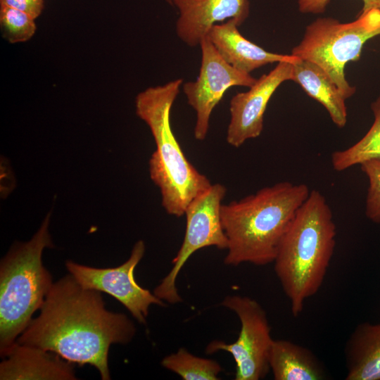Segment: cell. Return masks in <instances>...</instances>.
I'll list each match as a JSON object with an SVG mask.
<instances>
[{
  "label": "cell",
  "instance_id": "1",
  "mask_svg": "<svg viewBox=\"0 0 380 380\" xmlns=\"http://www.w3.org/2000/svg\"><path fill=\"white\" fill-rule=\"evenodd\" d=\"M39 310L17 343L89 365L102 380L110 379V346L129 343L136 333L127 316L108 310L101 291L82 287L70 273L53 282Z\"/></svg>",
  "mask_w": 380,
  "mask_h": 380
},
{
  "label": "cell",
  "instance_id": "2",
  "mask_svg": "<svg viewBox=\"0 0 380 380\" xmlns=\"http://www.w3.org/2000/svg\"><path fill=\"white\" fill-rule=\"evenodd\" d=\"M310 192L304 184L281 182L222 204L221 220L227 239L224 263H272L284 234Z\"/></svg>",
  "mask_w": 380,
  "mask_h": 380
},
{
  "label": "cell",
  "instance_id": "3",
  "mask_svg": "<svg viewBox=\"0 0 380 380\" xmlns=\"http://www.w3.org/2000/svg\"><path fill=\"white\" fill-rule=\"evenodd\" d=\"M336 225L324 196L312 190L284 234L274 270L293 316L321 288L336 246Z\"/></svg>",
  "mask_w": 380,
  "mask_h": 380
},
{
  "label": "cell",
  "instance_id": "4",
  "mask_svg": "<svg viewBox=\"0 0 380 380\" xmlns=\"http://www.w3.org/2000/svg\"><path fill=\"white\" fill-rule=\"evenodd\" d=\"M182 79L151 87L135 99L136 113L148 126L156 149L149 160L151 180L159 188L162 205L169 215L181 217L189 203L210 186L185 156L170 125V111Z\"/></svg>",
  "mask_w": 380,
  "mask_h": 380
},
{
  "label": "cell",
  "instance_id": "5",
  "mask_svg": "<svg viewBox=\"0 0 380 380\" xmlns=\"http://www.w3.org/2000/svg\"><path fill=\"white\" fill-rule=\"evenodd\" d=\"M51 213L27 242H15L0 263V355L4 357L40 309L53 282L42 262L46 248H53Z\"/></svg>",
  "mask_w": 380,
  "mask_h": 380
},
{
  "label": "cell",
  "instance_id": "6",
  "mask_svg": "<svg viewBox=\"0 0 380 380\" xmlns=\"http://www.w3.org/2000/svg\"><path fill=\"white\" fill-rule=\"evenodd\" d=\"M380 35V9L360 14L352 22L341 23L333 18H318L308 25L292 55L322 68L346 99L355 93L345 77V66L360 59L363 45Z\"/></svg>",
  "mask_w": 380,
  "mask_h": 380
},
{
  "label": "cell",
  "instance_id": "7",
  "mask_svg": "<svg viewBox=\"0 0 380 380\" xmlns=\"http://www.w3.org/2000/svg\"><path fill=\"white\" fill-rule=\"evenodd\" d=\"M226 191L224 185L211 184L187 205L184 212L186 225L184 240L172 261V269L153 290V293L163 301L175 304L182 300L176 280L193 253L209 246L227 249V239L221 220L222 201Z\"/></svg>",
  "mask_w": 380,
  "mask_h": 380
},
{
  "label": "cell",
  "instance_id": "8",
  "mask_svg": "<svg viewBox=\"0 0 380 380\" xmlns=\"http://www.w3.org/2000/svg\"><path fill=\"white\" fill-rule=\"evenodd\" d=\"M221 305L234 312L241 322L236 341L227 343L213 341L205 348L207 354L228 352L236 363L235 380H260L265 377L269 354L274 339L267 314L255 299L238 295L226 296Z\"/></svg>",
  "mask_w": 380,
  "mask_h": 380
},
{
  "label": "cell",
  "instance_id": "9",
  "mask_svg": "<svg viewBox=\"0 0 380 380\" xmlns=\"http://www.w3.org/2000/svg\"><path fill=\"white\" fill-rule=\"evenodd\" d=\"M201 61L195 81L183 84L188 104L195 110L196 120L194 129L196 139L207 136L213 110L225 92L235 86L251 87L256 79L250 73L239 70L229 64L216 50L208 37L199 44Z\"/></svg>",
  "mask_w": 380,
  "mask_h": 380
},
{
  "label": "cell",
  "instance_id": "10",
  "mask_svg": "<svg viewBox=\"0 0 380 380\" xmlns=\"http://www.w3.org/2000/svg\"><path fill=\"white\" fill-rule=\"evenodd\" d=\"M145 250L144 242L142 240L137 241L128 260L116 267L96 268L72 260H67L65 267L82 287L112 296L138 322L145 324L151 305L165 306V301L141 287L135 280L134 270Z\"/></svg>",
  "mask_w": 380,
  "mask_h": 380
},
{
  "label": "cell",
  "instance_id": "11",
  "mask_svg": "<svg viewBox=\"0 0 380 380\" xmlns=\"http://www.w3.org/2000/svg\"><path fill=\"white\" fill-rule=\"evenodd\" d=\"M292 63H277L270 72L256 80L248 91L237 93L232 98L226 137L229 145L239 147L247 140L260 135L264 114L271 97L281 84L292 80Z\"/></svg>",
  "mask_w": 380,
  "mask_h": 380
},
{
  "label": "cell",
  "instance_id": "12",
  "mask_svg": "<svg viewBox=\"0 0 380 380\" xmlns=\"http://www.w3.org/2000/svg\"><path fill=\"white\" fill-rule=\"evenodd\" d=\"M179 17L177 37L186 45L200 44L217 23L234 19L240 26L248 17V0H172Z\"/></svg>",
  "mask_w": 380,
  "mask_h": 380
},
{
  "label": "cell",
  "instance_id": "13",
  "mask_svg": "<svg viewBox=\"0 0 380 380\" xmlns=\"http://www.w3.org/2000/svg\"><path fill=\"white\" fill-rule=\"evenodd\" d=\"M0 363L1 380H75L72 362L42 348L13 344Z\"/></svg>",
  "mask_w": 380,
  "mask_h": 380
},
{
  "label": "cell",
  "instance_id": "14",
  "mask_svg": "<svg viewBox=\"0 0 380 380\" xmlns=\"http://www.w3.org/2000/svg\"><path fill=\"white\" fill-rule=\"evenodd\" d=\"M234 19L215 25L208 37L220 55L236 69L251 73L269 63L289 62L295 64L301 59L292 54H279L266 51L245 38Z\"/></svg>",
  "mask_w": 380,
  "mask_h": 380
},
{
  "label": "cell",
  "instance_id": "15",
  "mask_svg": "<svg viewBox=\"0 0 380 380\" xmlns=\"http://www.w3.org/2000/svg\"><path fill=\"white\" fill-rule=\"evenodd\" d=\"M344 354L346 380H380V323L357 325L346 343Z\"/></svg>",
  "mask_w": 380,
  "mask_h": 380
},
{
  "label": "cell",
  "instance_id": "16",
  "mask_svg": "<svg viewBox=\"0 0 380 380\" xmlns=\"http://www.w3.org/2000/svg\"><path fill=\"white\" fill-rule=\"evenodd\" d=\"M269 367L275 380H322L327 372L308 348L288 340H274Z\"/></svg>",
  "mask_w": 380,
  "mask_h": 380
},
{
  "label": "cell",
  "instance_id": "17",
  "mask_svg": "<svg viewBox=\"0 0 380 380\" xmlns=\"http://www.w3.org/2000/svg\"><path fill=\"white\" fill-rule=\"evenodd\" d=\"M292 80L324 107L338 127L346 125V99L322 68L311 61L301 59L293 64Z\"/></svg>",
  "mask_w": 380,
  "mask_h": 380
},
{
  "label": "cell",
  "instance_id": "18",
  "mask_svg": "<svg viewBox=\"0 0 380 380\" xmlns=\"http://www.w3.org/2000/svg\"><path fill=\"white\" fill-rule=\"evenodd\" d=\"M374 120L368 132L349 148L331 154L333 168L341 172L354 165L380 159V96L371 104Z\"/></svg>",
  "mask_w": 380,
  "mask_h": 380
},
{
  "label": "cell",
  "instance_id": "19",
  "mask_svg": "<svg viewBox=\"0 0 380 380\" xmlns=\"http://www.w3.org/2000/svg\"><path fill=\"white\" fill-rule=\"evenodd\" d=\"M161 365L184 380H217L222 371L217 362L196 356L184 348L165 356Z\"/></svg>",
  "mask_w": 380,
  "mask_h": 380
},
{
  "label": "cell",
  "instance_id": "20",
  "mask_svg": "<svg viewBox=\"0 0 380 380\" xmlns=\"http://www.w3.org/2000/svg\"><path fill=\"white\" fill-rule=\"evenodd\" d=\"M34 18L15 8L1 6L0 24L3 37L10 43L24 42L36 31Z\"/></svg>",
  "mask_w": 380,
  "mask_h": 380
},
{
  "label": "cell",
  "instance_id": "21",
  "mask_svg": "<svg viewBox=\"0 0 380 380\" xmlns=\"http://www.w3.org/2000/svg\"><path fill=\"white\" fill-rule=\"evenodd\" d=\"M369 180L365 203V215L374 223H380V159H372L360 164Z\"/></svg>",
  "mask_w": 380,
  "mask_h": 380
},
{
  "label": "cell",
  "instance_id": "22",
  "mask_svg": "<svg viewBox=\"0 0 380 380\" xmlns=\"http://www.w3.org/2000/svg\"><path fill=\"white\" fill-rule=\"evenodd\" d=\"M362 1L363 6L360 14L372 9H380V0ZM329 2L330 0H298V10L303 13H323Z\"/></svg>",
  "mask_w": 380,
  "mask_h": 380
},
{
  "label": "cell",
  "instance_id": "23",
  "mask_svg": "<svg viewBox=\"0 0 380 380\" xmlns=\"http://www.w3.org/2000/svg\"><path fill=\"white\" fill-rule=\"evenodd\" d=\"M0 5L23 11L36 19L43 11L44 0H0Z\"/></svg>",
  "mask_w": 380,
  "mask_h": 380
},
{
  "label": "cell",
  "instance_id": "24",
  "mask_svg": "<svg viewBox=\"0 0 380 380\" xmlns=\"http://www.w3.org/2000/svg\"><path fill=\"white\" fill-rule=\"evenodd\" d=\"M167 3H168L170 5H172V0H165Z\"/></svg>",
  "mask_w": 380,
  "mask_h": 380
}]
</instances>
